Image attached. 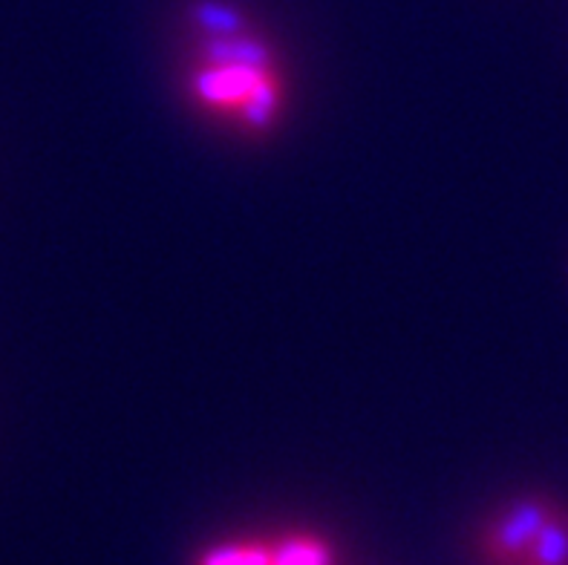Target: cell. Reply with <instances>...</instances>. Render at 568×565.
Masks as SVG:
<instances>
[{"label":"cell","instance_id":"2","mask_svg":"<svg viewBox=\"0 0 568 565\" xmlns=\"http://www.w3.org/2000/svg\"><path fill=\"white\" fill-rule=\"evenodd\" d=\"M483 565H568V505L523 494L490 511L476 534Z\"/></svg>","mask_w":568,"mask_h":565},{"label":"cell","instance_id":"3","mask_svg":"<svg viewBox=\"0 0 568 565\" xmlns=\"http://www.w3.org/2000/svg\"><path fill=\"white\" fill-rule=\"evenodd\" d=\"M194 565H338L335 545L317 531L292 528L205 545Z\"/></svg>","mask_w":568,"mask_h":565},{"label":"cell","instance_id":"1","mask_svg":"<svg viewBox=\"0 0 568 565\" xmlns=\"http://www.w3.org/2000/svg\"><path fill=\"white\" fill-rule=\"evenodd\" d=\"M200 27L205 36L185 72L191 101L209 119L245 137L272 133L288 104L286 75L272 47L216 3L200 9Z\"/></svg>","mask_w":568,"mask_h":565}]
</instances>
